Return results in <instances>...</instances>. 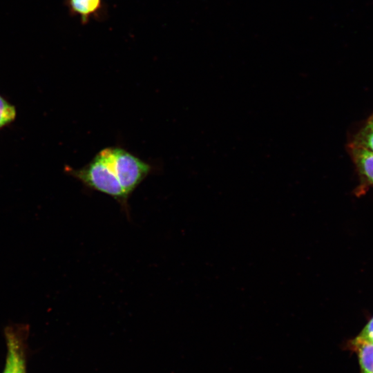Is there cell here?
<instances>
[{"instance_id": "3", "label": "cell", "mask_w": 373, "mask_h": 373, "mask_svg": "<svg viewBox=\"0 0 373 373\" xmlns=\"http://www.w3.org/2000/svg\"><path fill=\"white\" fill-rule=\"evenodd\" d=\"M26 323H9L3 329L6 355L2 373H27L28 338Z\"/></svg>"}, {"instance_id": "6", "label": "cell", "mask_w": 373, "mask_h": 373, "mask_svg": "<svg viewBox=\"0 0 373 373\" xmlns=\"http://www.w3.org/2000/svg\"><path fill=\"white\" fill-rule=\"evenodd\" d=\"M352 155L361 175L373 185V153L352 146Z\"/></svg>"}, {"instance_id": "9", "label": "cell", "mask_w": 373, "mask_h": 373, "mask_svg": "<svg viewBox=\"0 0 373 373\" xmlns=\"http://www.w3.org/2000/svg\"><path fill=\"white\" fill-rule=\"evenodd\" d=\"M357 336L363 340L373 343V317Z\"/></svg>"}, {"instance_id": "8", "label": "cell", "mask_w": 373, "mask_h": 373, "mask_svg": "<svg viewBox=\"0 0 373 373\" xmlns=\"http://www.w3.org/2000/svg\"><path fill=\"white\" fill-rule=\"evenodd\" d=\"M15 117V107L0 95V128L10 124Z\"/></svg>"}, {"instance_id": "7", "label": "cell", "mask_w": 373, "mask_h": 373, "mask_svg": "<svg viewBox=\"0 0 373 373\" xmlns=\"http://www.w3.org/2000/svg\"><path fill=\"white\" fill-rule=\"evenodd\" d=\"M352 146L373 153V115L356 134Z\"/></svg>"}, {"instance_id": "2", "label": "cell", "mask_w": 373, "mask_h": 373, "mask_svg": "<svg viewBox=\"0 0 373 373\" xmlns=\"http://www.w3.org/2000/svg\"><path fill=\"white\" fill-rule=\"evenodd\" d=\"M116 176L129 198L151 171V166L125 149L117 146L104 149Z\"/></svg>"}, {"instance_id": "5", "label": "cell", "mask_w": 373, "mask_h": 373, "mask_svg": "<svg viewBox=\"0 0 373 373\" xmlns=\"http://www.w3.org/2000/svg\"><path fill=\"white\" fill-rule=\"evenodd\" d=\"M349 347L356 353L361 373H373V343L356 336L350 341Z\"/></svg>"}, {"instance_id": "1", "label": "cell", "mask_w": 373, "mask_h": 373, "mask_svg": "<svg viewBox=\"0 0 373 373\" xmlns=\"http://www.w3.org/2000/svg\"><path fill=\"white\" fill-rule=\"evenodd\" d=\"M66 171L87 188L105 193L115 200L129 215L128 198L126 195L104 149L84 166Z\"/></svg>"}, {"instance_id": "4", "label": "cell", "mask_w": 373, "mask_h": 373, "mask_svg": "<svg viewBox=\"0 0 373 373\" xmlns=\"http://www.w3.org/2000/svg\"><path fill=\"white\" fill-rule=\"evenodd\" d=\"M66 6L71 15L78 17L82 24L100 19L105 11L104 0H66Z\"/></svg>"}]
</instances>
